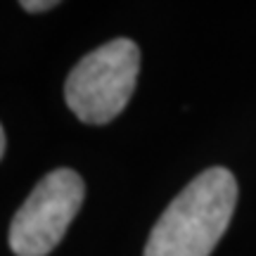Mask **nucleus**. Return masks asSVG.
I'll list each match as a JSON object with an SVG mask.
<instances>
[{"mask_svg":"<svg viewBox=\"0 0 256 256\" xmlns=\"http://www.w3.org/2000/svg\"><path fill=\"white\" fill-rule=\"evenodd\" d=\"M235 204V176L223 166L206 168L159 216L145 256H209L228 230Z\"/></svg>","mask_w":256,"mask_h":256,"instance_id":"nucleus-1","label":"nucleus"},{"mask_svg":"<svg viewBox=\"0 0 256 256\" xmlns=\"http://www.w3.org/2000/svg\"><path fill=\"white\" fill-rule=\"evenodd\" d=\"M140 50L128 38H114L83 57L64 83L69 110L90 126H104L126 110L136 92Z\"/></svg>","mask_w":256,"mask_h":256,"instance_id":"nucleus-2","label":"nucleus"},{"mask_svg":"<svg viewBox=\"0 0 256 256\" xmlns=\"http://www.w3.org/2000/svg\"><path fill=\"white\" fill-rule=\"evenodd\" d=\"M83 197V178L72 168H57L43 176L10 226V249L14 256L50 254L76 218Z\"/></svg>","mask_w":256,"mask_h":256,"instance_id":"nucleus-3","label":"nucleus"},{"mask_svg":"<svg viewBox=\"0 0 256 256\" xmlns=\"http://www.w3.org/2000/svg\"><path fill=\"white\" fill-rule=\"evenodd\" d=\"M60 2H55V0H24L22 2V10H26V12H46V10H52L57 8Z\"/></svg>","mask_w":256,"mask_h":256,"instance_id":"nucleus-4","label":"nucleus"},{"mask_svg":"<svg viewBox=\"0 0 256 256\" xmlns=\"http://www.w3.org/2000/svg\"><path fill=\"white\" fill-rule=\"evenodd\" d=\"M2 154H5V130L0 126V159H2Z\"/></svg>","mask_w":256,"mask_h":256,"instance_id":"nucleus-5","label":"nucleus"}]
</instances>
